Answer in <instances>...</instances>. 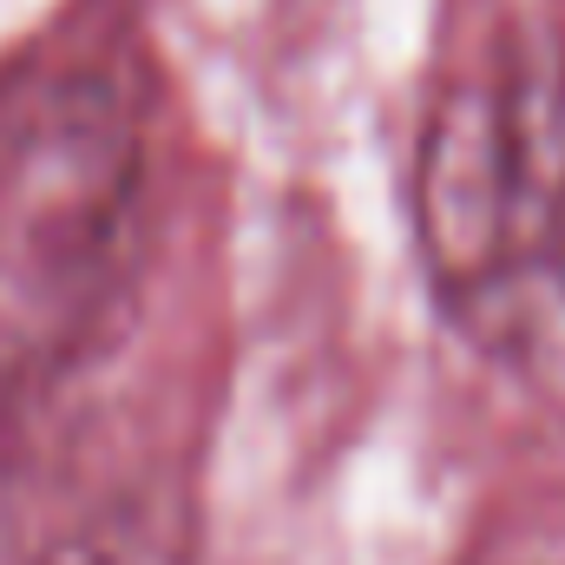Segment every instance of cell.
Listing matches in <instances>:
<instances>
[{"instance_id": "obj_1", "label": "cell", "mask_w": 565, "mask_h": 565, "mask_svg": "<svg viewBox=\"0 0 565 565\" xmlns=\"http://www.w3.org/2000/svg\"><path fill=\"white\" fill-rule=\"evenodd\" d=\"M415 250L454 335L565 408V40L500 26L434 93Z\"/></svg>"}, {"instance_id": "obj_2", "label": "cell", "mask_w": 565, "mask_h": 565, "mask_svg": "<svg viewBox=\"0 0 565 565\" xmlns=\"http://www.w3.org/2000/svg\"><path fill=\"white\" fill-rule=\"evenodd\" d=\"M145 126L119 79L66 73L0 126V388H53L132 277Z\"/></svg>"}]
</instances>
